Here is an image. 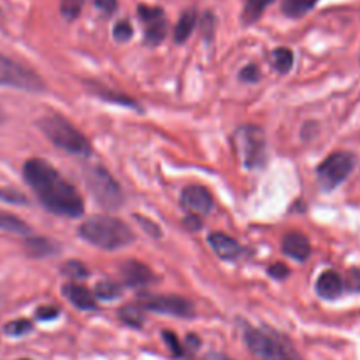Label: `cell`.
Returning <instances> with one entry per match:
<instances>
[{
	"label": "cell",
	"mask_w": 360,
	"mask_h": 360,
	"mask_svg": "<svg viewBox=\"0 0 360 360\" xmlns=\"http://www.w3.org/2000/svg\"><path fill=\"white\" fill-rule=\"evenodd\" d=\"M0 200L6 204H11V206H18V204L28 202L25 193H21L20 190L16 188H11V186H4V188H0Z\"/></svg>",
	"instance_id": "27"
},
{
	"label": "cell",
	"mask_w": 360,
	"mask_h": 360,
	"mask_svg": "<svg viewBox=\"0 0 360 360\" xmlns=\"http://www.w3.org/2000/svg\"><path fill=\"white\" fill-rule=\"evenodd\" d=\"M2 122H4V115H2V112H0V125H2Z\"/></svg>",
	"instance_id": "40"
},
{
	"label": "cell",
	"mask_w": 360,
	"mask_h": 360,
	"mask_svg": "<svg viewBox=\"0 0 360 360\" xmlns=\"http://www.w3.org/2000/svg\"><path fill=\"white\" fill-rule=\"evenodd\" d=\"M58 315H60V309L56 308V306H42V308H39L37 311H35V316H37L39 320H42V322H48V320L56 319Z\"/></svg>",
	"instance_id": "32"
},
{
	"label": "cell",
	"mask_w": 360,
	"mask_h": 360,
	"mask_svg": "<svg viewBox=\"0 0 360 360\" xmlns=\"http://www.w3.org/2000/svg\"><path fill=\"white\" fill-rule=\"evenodd\" d=\"M207 243L221 260H236L245 253V248L236 239L229 238L227 234H221V232H213L207 238Z\"/></svg>",
	"instance_id": "13"
},
{
	"label": "cell",
	"mask_w": 360,
	"mask_h": 360,
	"mask_svg": "<svg viewBox=\"0 0 360 360\" xmlns=\"http://www.w3.org/2000/svg\"><path fill=\"white\" fill-rule=\"evenodd\" d=\"M283 252L290 259L297 260V262H306L311 255V245L309 239L301 232H288L283 238Z\"/></svg>",
	"instance_id": "14"
},
{
	"label": "cell",
	"mask_w": 360,
	"mask_h": 360,
	"mask_svg": "<svg viewBox=\"0 0 360 360\" xmlns=\"http://www.w3.org/2000/svg\"><path fill=\"white\" fill-rule=\"evenodd\" d=\"M120 319L125 326L141 329L144 323V308L141 304H127L120 309Z\"/></svg>",
	"instance_id": "21"
},
{
	"label": "cell",
	"mask_w": 360,
	"mask_h": 360,
	"mask_svg": "<svg viewBox=\"0 0 360 360\" xmlns=\"http://www.w3.org/2000/svg\"><path fill=\"white\" fill-rule=\"evenodd\" d=\"M94 4L102 14H112L118 7V0H94Z\"/></svg>",
	"instance_id": "33"
},
{
	"label": "cell",
	"mask_w": 360,
	"mask_h": 360,
	"mask_svg": "<svg viewBox=\"0 0 360 360\" xmlns=\"http://www.w3.org/2000/svg\"><path fill=\"white\" fill-rule=\"evenodd\" d=\"M144 309H150L153 313L169 316H179V319H192L195 315V308L185 297L178 295H155V294H141L139 302Z\"/></svg>",
	"instance_id": "9"
},
{
	"label": "cell",
	"mask_w": 360,
	"mask_h": 360,
	"mask_svg": "<svg viewBox=\"0 0 360 360\" xmlns=\"http://www.w3.org/2000/svg\"><path fill=\"white\" fill-rule=\"evenodd\" d=\"M197 23V14L195 11H185L179 18L178 25L174 28V41L176 42H185L186 39L192 35L193 28H195Z\"/></svg>",
	"instance_id": "18"
},
{
	"label": "cell",
	"mask_w": 360,
	"mask_h": 360,
	"mask_svg": "<svg viewBox=\"0 0 360 360\" xmlns=\"http://www.w3.org/2000/svg\"><path fill=\"white\" fill-rule=\"evenodd\" d=\"M20 360H30V359H20Z\"/></svg>",
	"instance_id": "41"
},
{
	"label": "cell",
	"mask_w": 360,
	"mask_h": 360,
	"mask_svg": "<svg viewBox=\"0 0 360 360\" xmlns=\"http://www.w3.org/2000/svg\"><path fill=\"white\" fill-rule=\"evenodd\" d=\"M32 329H34V326H32L30 320L20 319V320H14V322L7 323V326L4 327V333H6L7 336L20 338V336H25V334L30 333Z\"/></svg>",
	"instance_id": "26"
},
{
	"label": "cell",
	"mask_w": 360,
	"mask_h": 360,
	"mask_svg": "<svg viewBox=\"0 0 360 360\" xmlns=\"http://www.w3.org/2000/svg\"><path fill=\"white\" fill-rule=\"evenodd\" d=\"M204 360H232V359L227 357L225 354H220V352H210V354L204 357Z\"/></svg>",
	"instance_id": "38"
},
{
	"label": "cell",
	"mask_w": 360,
	"mask_h": 360,
	"mask_svg": "<svg viewBox=\"0 0 360 360\" xmlns=\"http://www.w3.org/2000/svg\"><path fill=\"white\" fill-rule=\"evenodd\" d=\"M345 290L343 278L336 273V271H326L319 276L316 280V294L322 299H327V301H333V299H338Z\"/></svg>",
	"instance_id": "15"
},
{
	"label": "cell",
	"mask_w": 360,
	"mask_h": 360,
	"mask_svg": "<svg viewBox=\"0 0 360 360\" xmlns=\"http://www.w3.org/2000/svg\"><path fill=\"white\" fill-rule=\"evenodd\" d=\"M186 345H188L190 348H193V350H197V348L200 347V340L195 336V334H188V338H186Z\"/></svg>",
	"instance_id": "39"
},
{
	"label": "cell",
	"mask_w": 360,
	"mask_h": 360,
	"mask_svg": "<svg viewBox=\"0 0 360 360\" xmlns=\"http://www.w3.org/2000/svg\"><path fill=\"white\" fill-rule=\"evenodd\" d=\"M239 77H241L243 81H252V83H255V81H259L260 77L259 69H257L255 65L245 67V69L241 70V74H239Z\"/></svg>",
	"instance_id": "35"
},
{
	"label": "cell",
	"mask_w": 360,
	"mask_h": 360,
	"mask_svg": "<svg viewBox=\"0 0 360 360\" xmlns=\"http://www.w3.org/2000/svg\"><path fill=\"white\" fill-rule=\"evenodd\" d=\"M273 65L280 74H287L294 65V53L288 48H278L273 51Z\"/></svg>",
	"instance_id": "23"
},
{
	"label": "cell",
	"mask_w": 360,
	"mask_h": 360,
	"mask_svg": "<svg viewBox=\"0 0 360 360\" xmlns=\"http://www.w3.org/2000/svg\"><path fill=\"white\" fill-rule=\"evenodd\" d=\"M37 125L42 130V134L60 150L72 155H83V157L90 155L91 146L86 137L62 115L49 112L39 120Z\"/></svg>",
	"instance_id": "3"
},
{
	"label": "cell",
	"mask_w": 360,
	"mask_h": 360,
	"mask_svg": "<svg viewBox=\"0 0 360 360\" xmlns=\"http://www.w3.org/2000/svg\"><path fill=\"white\" fill-rule=\"evenodd\" d=\"M0 86L35 94L44 90L46 84L35 70L0 53Z\"/></svg>",
	"instance_id": "6"
},
{
	"label": "cell",
	"mask_w": 360,
	"mask_h": 360,
	"mask_svg": "<svg viewBox=\"0 0 360 360\" xmlns=\"http://www.w3.org/2000/svg\"><path fill=\"white\" fill-rule=\"evenodd\" d=\"M139 16L141 20L146 23V44L157 46L164 41L165 32H167V23H165L164 11L160 7H148V6H139Z\"/></svg>",
	"instance_id": "10"
},
{
	"label": "cell",
	"mask_w": 360,
	"mask_h": 360,
	"mask_svg": "<svg viewBox=\"0 0 360 360\" xmlns=\"http://www.w3.org/2000/svg\"><path fill=\"white\" fill-rule=\"evenodd\" d=\"M95 295L98 299H102V301H112V299H118L122 295V287L118 283H115V281L109 280L98 281L95 285Z\"/></svg>",
	"instance_id": "24"
},
{
	"label": "cell",
	"mask_w": 360,
	"mask_h": 360,
	"mask_svg": "<svg viewBox=\"0 0 360 360\" xmlns=\"http://www.w3.org/2000/svg\"><path fill=\"white\" fill-rule=\"evenodd\" d=\"M94 91L98 95V97L105 98V101H111V102H118V104H125V105H132V108H139L136 101H132L130 97H127L125 94H112V91L108 90H101L97 84H94Z\"/></svg>",
	"instance_id": "29"
},
{
	"label": "cell",
	"mask_w": 360,
	"mask_h": 360,
	"mask_svg": "<svg viewBox=\"0 0 360 360\" xmlns=\"http://www.w3.org/2000/svg\"><path fill=\"white\" fill-rule=\"evenodd\" d=\"M83 9V0H60V11L65 20H76Z\"/></svg>",
	"instance_id": "28"
},
{
	"label": "cell",
	"mask_w": 360,
	"mask_h": 360,
	"mask_svg": "<svg viewBox=\"0 0 360 360\" xmlns=\"http://www.w3.org/2000/svg\"><path fill=\"white\" fill-rule=\"evenodd\" d=\"M245 341L260 360H302L287 340L266 329L245 327Z\"/></svg>",
	"instance_id": "4"
},
{
	"label": "cell",
	"mask_w": 360,
	"mask_h": 360,
	"mask_svg": "<svg viewBox=\"0 0 360 360\" xmlns=\"http://www.w3.org/2000/svg\"><path fill=\"white\" fill-rule=\"evenodd\" d=\"M162 338H164L165 345H167L169 350L172 352L174 357H185V348H183V345L179 343V340L176 338L174 333H171V330H164V333H162Z\"/></svg>",
	"instance_id": "30"
},
{
	"label": "cell",
	"mask_w": 360,
	"mask_h": 360,
	"mask_svg": "<svg viewBox=\"0 0 360 360\" xmlns=\"http://www.w3.org/2000/svg\"><path fill=\"white\" fill-rule=\"evenodd\" d=\"M288 267L285 266V264H273V266L269 267V274L273 278H276V280H285V278L288 276Z\"/></svg>",
	"instance_id": "36"
},
{
	"label": "cell",
	"mask_w": 360,
	"mask_h": 360,
	"mask_svg": "<svg viewBox=\"0 0 360 360\" xmlns=\"http://www.w3.org/2000/svg\"><path fill=\"white\" fill-rule=\"evenodd\" d=\"M357 165V157L350 151H336L329 155L316 169L319 183L326 192L338 188Z\"/></svg>",
	"instance_id": "7"
},
{
	"label": "cell",
	"mask_w": 360,
	"mask_h": 360,
	"mask_svg": "<svg viewBox=\"0 0 360 360\" xmlns=\"http://www.w3.org/2000/svg\"><path fill=\"white\" fill-rule=\"evenodd\" d=\"M274 0H246L245 9H243V23L252 25L260 20L267 7L273 4Z\"/></svg>",
	"instance_id": "19"
},
{
	"label": "cell",
	"mask_w": 360,
	"mask_h": 360,
	"mask_svg": "<svg viewBox=\"0 0 360 360\" xmlns=\"http://www.w3.org/2000/svg\"><path fill=\"white\" fill-rule=\"evenodd\" d=\"M348 288L354 292H360V269H354L348 280Z\"/></svg>",
	"instance_id": "37"
},
{
	"label": "cell",
	"mask_w": 360,
	"mask_h": 360,
	"mask_svg": "<svg viewBox=\"0 0 360 360\" xmlns=\"http://www.w3.org/2000/svg\"><path fill=\"white\" fill-rule=\"evenodd\" d=\"M62 274H65L70 280H83L88 276V269L83 262H77V260H69V262L63 264Z\"/></svg>",
	"instance_id": "25"
},
{
	"label": "cell",
	"mask_w": 360,
	"mask_h": 360,
	"mask_svg": "<svg viewBox=\"0 0 360 360\" xmlns=\"http://www.w3.org/2000/svg\"><path fill=\"white\" fill-rule=\"evenodd\" d=\"M25 248H27V253L32 257H46L51 255L55 252V245H53L49 239L46 238H34V236H28L27 241H25Z\"/></svg>",
	"instance_id": "20"
},
{
	"label": "cell",
	"mask_w": 360,
	"mask_h": 360,
	"mask_svg": "<svg viewBox=\"0 0 360 360\" xmlns=\"http://www.w3.org/2000/svg\"><path fill=\"white\" fill-rule=\"evenodd\" d=\"M120 274H122L123 281H125L129 287L134 288L146 287V285H151L157 281V276H155L153 271H151L146 264L137 262V260H127L125 264H122Z\"/></svg>",
	"instance_id": "12"
},
{
	"label": "cell",
	"mask_w": 360,
	"mask_h": 360,
	"mask_svg": "<svg viewBox=\"0 0 360 360\" xmlns=\"http://www.w3.org/2000/svg\"><path fill=\"white\" fill-rule=\"evenodd\" d=\"M181 204L193 214H206L213 210V195L200 185H190L183 188Z\"/></svg>",
	"instance_id": "11"
},
{
	"label": "cell",
	"mask_w": 360,
	"mask_h": 360,
	"mask_svg": "<svg viewBox=\"0 0 360 360\" xmlns=\"http://www.w3.org/2000/svg\"><path fill=\"white\" fill-rule=\"evenodd\" d=\"M136 220H139V224H141V227L144 229V231L148 232V234L150 236H153V238H160V229H158V225H155L153 221H150L148 220V218H144V217H137L136 214Z\"/></svg>",
	"instance_id": "34"
},
{
	"label": "cell",
	"mask_w": 360,
	"mask_h": 360,
	"mask_svg": "<svg viewBox=\"0 0 360 360\" xmlns=\"http://www.w3.org/2000/svg\"><path fill=\"white\" fill-rule=\"evenodd\" d=\"M132 34H134V28L129 20L118 21V23L115 25V28H112V35H115V39L118 42L129 41V39L132 37Z\"/></svg>",
	"instance_id": "31"
},
{
	"label": "cell",
	"mask_w": 360,
	"mask_h": 360,
	"mask_svg": "<svg viewBox=\"0 0 360 360\" xmlns=\"http://www.w3.org/2000/svg\"><path fill=\"white\" fill-rule=\"evenodd\" d=\"M0 231L11 232V234H18V236L30 234V227H28L21 218H18L16 214L7 213V211H2V210H0Z\"/></svg>",
	"instance_id": "17"
},
{
	"label": "cell",
	"mask_w": 360,
	"mask_h": 360,
	"mask_svg": "<svg viewBox=\"0 0 360 360\" xmlns=\"http://www.w3.org/2000/svg\"><path fill=\"white\" fill-rule=\"evenodd\" d=\"M319 0H283V13L288 18H301L308 14Z\"/></svg>",
	"instance_id": "22"
},
{
	"label": "cell",
	"mask_w": 360,
	"mask_h": 360,
	"mask_svg": "<svg viewBox=\"0 0 360 360\" xmlns=\"http://www.w3.org/2000/svg\"><path fill=\"white\" fill-rule=\"evenodd\" d=\"M239 157L248 169L262 167L266 162V134L260 127L245 125L234 136Z\"/></svg>",
	"instance_id": "8"
},
{
	"label": "cell",
	"mask_w": 360,
	"mask_h": 360,
	"mask_svg": "<svg viewBox=\"0 0 360 360\" xmlns=\"http://www.w3.org/2000/svg\"><path fill=\"white\" fill-rule=\"evenodd\" d=\"M79 236L90 245L109 252L129 246L136 239V234L125 221L105 214H97L83 221L79 227Z\"/></svg>",
	"instance_id": "2"
},
{
	"label": "cell",
	"mask_w": 360,
	"mask_h": 360,
	"mask_svg": "<svg viewBox=\"0 0 360 360\" xmlns=\"http://www.w3.org/2000/svg\"><path fill=\"white\" fill-rule=\"evenodd\" d=\"M25 181L49 213L77 218L83 214V199L79 192L62 178L58 171L42 158H30L23 165Z\"/></svg>",
	"instance_id": "1"
},
{
	"label": "cell",
	"mask_w": 360,
	"mask_h": 360,
	"mask_svg": "<svg viewBox=\"0 0 360 360\" xmlns=\"http://www.w3.org/2000/svg\"><path fill=\"white\" fill-rule=\"evenodd\" d=\"M84 183L94 199L105 210H118L123 204V192L118 181L101 165L84 169Z\"/></svg>",
	"instance_id": "5"
},
{
	"label": "cell",
	"mask_w": 360,
	"mask_h": 360,
	"mask_svg": "<svg viewBox=\"0 0 360 360\" xmlns=\"http://www.w3.org/2000/svg\"><path fill=\"white\" fill-rule=\"evenodd\" d=\"M65 299H69L77 309H83V311H91V309H97V302L95 297L91 295V292L86 287L77 283H67L62 288Z\"/></svg>",
	"instance_id": "16"
}]
</instances>
